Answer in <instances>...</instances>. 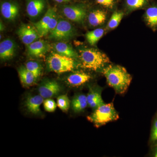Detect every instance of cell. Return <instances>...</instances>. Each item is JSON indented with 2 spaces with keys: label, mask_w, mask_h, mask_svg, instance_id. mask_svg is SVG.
<instances>
[{
  "label": "cell",
  "mask_w": 157,
  "mask_h": 157,
  "mask_svg": "<svg viewBox=\"0 0 157 157\" xmlns=\"http://www.w3.org/2000/svg\"><path fill=\"white\" fill-rule=\"evenodd\" d=\"M107 84L117 94H123L128 88L132 76L124 67L120 65H109L102 70Z\"/></svg>",
  "instance_id": "6da1fadb"
},
{
  "label": "cell",
  "mask_w": 157,
  "mask_h": 157,
  "mask_svg": "<svg viewBox=\"0 0 157 157\" xmlns=\"http://www.w3.org/2000/svg\"><path fill=\"white\" fill-rule=\"evenodd\" d=\"M79 53L81 66L84 69L98 71L103 70L110 63L106 54L96 48H82Z\"/></svg>",
  "instance_id": "7a4b0ae2"
},
{
  "label": "cell",
  "mask_w": 157,
  "mask_h": 157,
  "mask_svg": "<svg viewBox=\"0 0 157 157\" xmlns=\"http://www.w3.org/2000/svg\"><path fill=\"white\" fill-rule=\"evenodd\" d=\"M119 118L113 103L102 104L94 109L93 113L87 117L88 120L99 128L110 122L117 120Z\"/></svg>",
  "instance_id": "3957f363"
},
{
  "label": "cell",
  "mask_w": 157,
  "mask_h": 157,
  "mask_svg": "<svg viewBox=\"0 0 157 157\" xmlns=\"http://www.w3.org/2000/svg\"><path fill=\"white\" fill-rule=\"evenodd\" d=\"M47 65L50 71L63 73L73 71L76 67L77 63L75 59L52 52L48 56Z\"/></svg>",
  "instance_id": "277c9868"
},
{
  "label": "cell",
  "mask_w": 157,
  "mask_h": 157,
  "mask_svg": "<svg viewBox=\"0 0 157 157\" xmlns=\"http://www.w3.org/2000/svg\"><path fill=\"white\" fill-rule=\"evenodd\" d=\"M76 33L75 29L67 21L59 19L55 28L49 33V37L59 42L68 41Z\"/></svg>",
  "instance_id": "5b68a950"
},
{
  "label": "cell",
  "mask_w": 157,
  "mask_h": 157,
  "mask_svg": "<svg viewBox=\"0 0 157 157\" xmlns=\"http://www.w3.org/2000/svg\"><path fill=\"white\" fill-rule=\"evenodd\" d=\"M17 33L21 42L26 46L36 41L40 37L35 26L27 24H21Z\"/></svg>",
  "instance_id": "8992f818"
},
{
  "label": "cell",
  "mask_w": 157,
  "mask_h": 157,
  "mask_svg": "<svg viewBox=\"0 0 157 157\" xmlns=\"http://www.w3.org/2000/svg\"><path fill=\"white\" fill-rule=\"evenodd\" d=\"M63 12L68 19L79 24L83 23L87 14L86 9L80 6H65Z\"/></svg>",
  "instance_id": "52a82bcc"
},
{
  "label": "cell",
  "mask_w": 157,
  "mask_h": 157,
  "mask_svg": "<svg viewBox=\"0 0 157 157\" xmlns=\"http://www.w3.org/2000/svg\"><path fill=\"white\" fill-rule=\"evenodd\" d=\"M62 88L58 82L55 80H47L43 82L38 88V91L44 99L51 98L57 95Z\"/></svg>",
  "instance_id": "ba28073f"
},
{
  "label": "cell",
  "mask_w": 157,
  "mask_h": 157,
  "mask_svg": "<svg viewBox=\"0 0 157 157\" xmlns=\"http://www.w3.org/2000/svg\"><path fill=\"white\" fill-rule=\"evenodd\" d=\"M50 48L48 42L44 40H36L28 46V53L33 57L42 58L45 56Z\"/></svg>",
  "instance_id": "9c48e42d"
},
{
  "label": "cell",
  "mask_w": 157,
  "mask_h": 157,
  "mask_svg": "<svg viewBox=\"0 0 157 157\" xmlns=\"http://www.w3.org/2000/svg\"><path fill=\"white\" fill-rule=\"evenodd\" d=\"M102 90L103 89L98 86L89 88V91L86 96L88 105L93 109H96L104 104L101 95Z\"/></svg>",
  "instance_id": "30bf717a"
},
{
  "label": "cell",
  "mask_w": 157,
  "mask_h": 157,
  "mask_svg": "<svg viewBox=\"0 0 157 157\" xmlns=\"http://www.w3.org/2000/svg\"><path fill=\"white\" fill-rule=\"evenodd\" d=\"M16 45L14 41L7 39L0 43V57L2 59L8 60L14 57Z\"/></svg>",
  "instance_id": "8fae6325"
},
{
  "label": "cell",
  "mask_w": 157,
  "mask_h": 157,
  "mask_svg": "<svg viewBox=\"0 0 157 157\" xmlns=\"http://www.w3.org/2000/svg\"><path fill=\"white\" fill-rule=\"evenodd\" d=\"M91 76L82 71H76L71 73L66 79L67 83L72 86H79L90 81Z\"/></svg>",
  "instance_id": "7c38bea8"
},
{
  "label": "cell",
  "mask_w": 157,
  "mask_h": 157,
  "mask_svg": "<svg viewBox=\"0 0 157 157\" xmlns=\"http://www.w3.org/2000/svg\"><path fill=\"white\" fill-rule=\"evenodd\" d=\"M44 99L40 95L29 96L26 99L25 107L29 112L37 115L41 112L40 106L44 102Z\"/></svg>",
  "instance_id": "4fadbf2b"
},
{
  "label": "cell",
  "mask_w": 157,
  "mask_h": 157,
  "mask_svg": "<svg viewBox=\"0 0 157 157\" xmlns=\"http://www.w3.org/2000/svg\"><path fill=\"white\" fill-rule=\"evenodd\" d=\"M1 11L4 18L9 20L13 21L18 15L19 8L14 3L5 2L1 5Z\"/></svg>",
  "instance_id": "5bb4252c"
},
{
  "label": "cell",
  "mask_w": 157,
  "mask_h": 157,
  "mask_svg": "<svg viewBox=\"0 0 157 157\" xmlns=\"http://www.w3.org/2000/svg\"><path fill=\"white\" fill-rule=\"evenodd\" d=\"M45 7L44 0H30L27 5V14L31 17L39 16Z\"/></svg>",
  "instance_id": "9a60e30c"
},
{
  "label": "cell",
  "mask_w": 157,
  "mask_h": 157,
  "mask_svg": "<svg viewBox=\"0 0 157 157\" xmlns=\"http://www.w3.org/2000/svg\"><path fill=\"white\" fill-rule=\"evenodd\" d=\"M54 48L57 53L76 59L79 58L78 55L70 45L63 42H56Z\"/></svg>",
  "instance_id": "2e32d148"
},
{
  "label": "cell",
  "mask_w": 157,
  "mask_h": 157,
  "mask_svg": "<svg viewBox=\"0 0 157 157\" xmlns=\"http://www.w3.org/2000/svg\"><path fill=\"white\" fill-rule=\"evenodd\" d=\"M107 18V14L101 10H96L92 11L88 16V21L91 26L94 27L101 25L105 22Z\"/></svg>",
  "instance_id": "e0dca14e"
},
{
  "label": "cell",
  "mask_w": 157,
  "mask_h": 157,
  "mask_svg": "<svg viewBox=\"0 0 157 157\" xmlns=\"http://www.w3.org/2000/svg\"><path fill=\"white\" fill-rule=\"evenodd\" d=\"M56 11V10L55 8H49L42 19L38 22L34 23V25L38 31L40 38L42 37V34L44 30L48 25L54 12Z\"/></svg>",
  "instance_id": "ac0fdd59"
},
{
  "label": "cell",
  "mask_w": 157,
  "mask_h": 157,
  "mask_svg": "<svg viewBox=\"0 0 157 157\" xmlns=\"http://www.w3.org/2000/svg\"><path fill=\"white\" fill-rule=\"evenodd\" d=\"M72 109L75 113L82 112L88 105L87 97L84 94H78L73 98Z\"/></svg>",
  "instance_id": "d6986e66"
},
{
  "label": "cell",
  "mask_w": 157,
  "mask_h": 157,
  "mask_svg": "<svg viewBox=\"0 0 157 157\" xmlns=\"http://www.w3.org/2000/svg\"><path fill=\"white\" fill-rule=\"evenodd\" d=\"M21 81L26 86H30L33 84L37 79L35 75L29 71L25 67H20L18 70Z\"/></svg>",
  "instance_id": "ffe728a7"
},
{
  "label": "cell",
  "mask_w": 157,
  "mask_h": 157,
  "mask_svg": "<svg viewBox=\"0 0 157 157\" xmlns=\"http://www.w3.org/2000/svg\"><path fill=\"white\" fill-rule=\"evenodd\" d=\"M145 19L147 25L152 29H157V7L151 6L147 9Z\"/></svg>",
  "instance_id": "44dd1931"
},
{
  "label": "cell",
  "mask_w": 157,
  "mask_h": 157,
  "mask_svg": "<svg viewBox=\"0 0 157 157\" xmlns=\"http://www.w3.org/2000/svg\"><path fill=\"white\" fill-rule=\"evenodd\" d=\"M104 29L99 28L88 32L86 34V40L91 45H95L104 35Z\"/></svg>",
  "instance_id": "7402d4cb"
},
{
  "label": "cell",
  "mask_w": 157,
  "mask_h": 157,
  "mask_svg": "<svg viewBox=\"0 0 157 157\" xmlns=\"http://www.w3.org/2000/svg\"><path fill=\"white\" fill-rule=\"evenodd\" d=\"M124 16V13L121 11H115L113 14L108 22V29H113L117 27Z\"/></svg>",
  "instance_id": "603a6c76"
},
{
  "label": "cell",
  "mask_w": 157,
  "mask_h": 157,
  "mask_svg": "<svg viewBox=\"0 0 157 157\" xmlns=\"http://www.w3.org/2000/svg\"><path fill=\"white\" fill-rule=\"evenodd\" d=\"M25 67L32 72L38 78L42 74V67L41 65L36 62L29 61L26 63Z\"/></svg>",
  "instance_id": "cb8c5ba5"
},
{
  "label": "cell",
  "mask_w": 157,
  "mask_h": 157,
  "mask_svg": "<svg viewBox=\"0 0 157 157\" xmlns=\"http://www.w3.org/2000/svg\"><path fill=\"white\" fill-rule=\"evenodd\" d=\"M57 105L63 111H67L70 107V101L67 95L59 96L57 100Z\"/></svg>",
  "instance_id": "d4e9b609"
},
{
  "label": "cell",
  "mask_w": 157,
  "mask_h": 157,
  "mask_svg": "<svg viewBox=\"0 0 157 157\" xmlns=\"http://www.w3.org/2000/svg\"><path fill=\"white\" fill-rule=\"evenodd\" d=\"M147 0H126L128 8L131 10L143 8L147 4Z\"/></svg>",
  "instance_id": "484cf974"
},
{
  "label": "cell",
  "mask_w": 157,
  "mask_h": 157,
  "mask_svg": "<svg viewBox=\"0 0 157 157\" xmlns=\"http://www.w3.org/2000/svg\"><path fill=\"white\" fill-rule=\"evenodd\" d=\"M57 17V14L56 11L54 12L52 17L51 18L50 21L48 23V25L46 26V28L44 30L42 34V37L45 36L47 34H49L55 28L58 22Z\"/></svg>",
  "instance_id": "4316f807"
},
{
  "label": "cell",
  "mask_w": 157,
  "mask_h": 157,
  "mask_svg": "<svg viewBox=\"0 0 157 157\" xmlns=\"http://www.w3.org/2000/svg\"><path fill=\"white\" fill-rule=\"evenodd\" d=\"M43 105L45 111L48 112H54L57 105L55 101L51 98L45 99L43 102Z\"/></svg>",
  "instance_id": "83f0119b"
},
{
  "label": "cell",
  "mask_w": 157,
  "mask_h": 157,
  "mask_svg": "<svg viewBox=\"0 0 157 157\" xmlns=\"http://www.w3.org/2000/svg\"><path fill=\"white\" fill-rule=\"evenodd\" d=\"M150 141L154 146L157 145V117L154 121L152 126Z\"/></svg>",
  "instance_id": "f1b7e54d"
},
{
  "label": "cell",
  "mask_w": 157,
  "mask_h": 157,
  "mask_svg": "<svg viewBox=\"0 0 157 157\" xmlns=\"http://www.w3.org/2000/svg\"><path fill=\"white\" fill-rule=\"evenodd\" d=\"M97 2L106 8L111 9L114 5V0H96Z\"/></svg>",
  "instance_id": "f546056e"
},
{
  "label": "cell",
  "mask_w": 157,
  "mask_h": 157,
  "mask_svg": "<svg viewBox=\"0 0 157 157\" xmlns=\"http://www.w3.org/2000/svg\"><path fill=\"white\" fill-rule=\"evenodd\" d=\"M153 155L154 157H157V145L154 146L153 151Z\"/></svg>",
  "instance_id": "4dcf8cb0"
},
{
  "label": "cell",
  "mask_w": 157,
  "mask_h": 157,
  "mask_svg": "<svg viewBox=\"0 0 157 157\" xmlns=\"http://www.w3.org/2000/svg\"><path fill=\"white\" fill-rule=\"evenodd\" d=\"M56 2L59 3H66L70 2L71 0H54Z\"/></svg>",
  "instance_id": "1f68e13d"
},
{
  "label": "cell",
  "mask_w": 157,
  "mask_h": 157,
  "mask_svg": "<svg viewBox=\"0 0 157 157\" xmlns=\"http://www.w3.org/2000/svg\"><path fill=\"white\" fill-rule=\"evenodd\" d=\"M3 30H4V28H3L2 22V21H1V31H2Z\"/></svg>",
  "instance_id": "d6a6232c"
}]
</instances>
